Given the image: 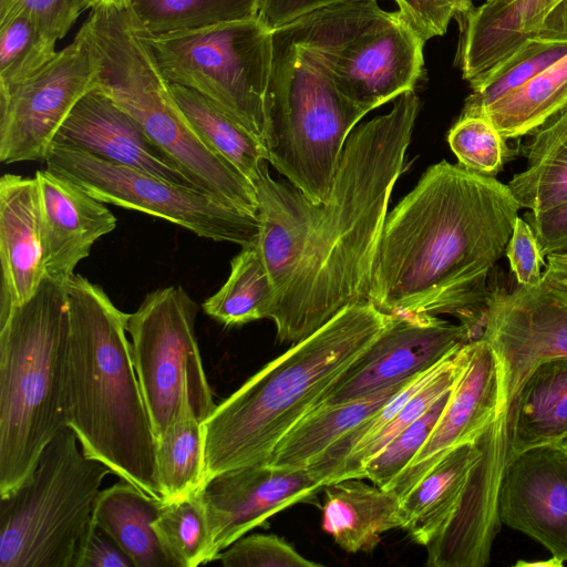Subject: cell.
<instances>
[{
  "label": "cell",
  "instance_id": "cell-1",
  "mask_svg": "<svg viewBox=\"0 0 567 567\" xmlns=\"http://www.w3.org/2000/svg\"><path fill=\"white\" fill-rule=\"evenodd\" d=\"M520 206L495 177L442 161L385 218L369 301L388 313H447L482 334L488 277Z\"/></svg>",
  "mask_w": 567,
  "mask_h": 567
},
{
  "label": "cell",
  "instance_id": "cell-2",
  "mask_svg": "<svg viewBox=\"0 0 567 567\" xmlns=\"http://www.w3.org/2000/svg\"><path fill=\"white\" fill-rule=\"evenodd\" d=\"M420 110L414 90L351 132L324 202L313 204L301 259L269 319L299 342L350 305L369 301L388 204Z\"/></svg>",
  "mask_w": 567,
  "mask_h": 567
},
{
  "label": "cell",
  "instance_id": "cell-3",
  "mask_svg": "<svg viewBox=\"0 0 567 567\" xmlns=\"http://www.w3.org/2000/svg\"><path fill=\"white\" fill-rule=\"evenodd\" d=\"M65 284L69 339L65 420L83 453L162 497L156 437L126 337L128 313L80 274ZM163 498V497H162Z\"/></svg>",
  "mask_w": 567,
  "mask_h": 567
},
{
  "label": "cell",
  "instance_id": "cell-4",
  "mask_svg": "<svg viewBox=\"0 0 567 567\" xmlns=\"http://www.w3.org/2000/svg\"><path fill=\"white\" fill-rule=\"evenodd\" d=\"M391 319L371 301L350 305L216 404L203 422L205 483L228 470L268 464L279 441L318 408Z\"/></svg>",
  "mask_w": 567,
  "mask_h": 567
},
{
  "label": "cell",
  "instance_id": "cell-5",
  "mask_svg": "<svg viewBox=\"0 0 567 567\" xmlns=\"http://www.w3.org/2000/svg\"><path fill=\"white\" fill-rule=\"evenodd\" d=\"M68 339L65 284L48 276L0 318V496L31 475L66 425Z\"/></svg>",
  "mask_w": 567,
  "mask_h": 567
},
{
  "label": "cell",
  "instance_id": "cell-6",
  "mask_svg": "<svg viewBox=\"0 0 567 567\" xmlns=\"http://www.w3.org/2000/svg\"><path fill=\"white\" fill-rule=\"evenodd\" d=\"M84 23L100 61L94 87L123 109L198 189L258 216L254 184L193 130L130 10L94 9Z\"/></svg>",
  "mask_w": 567,
  "mask_h": 567
},
{
  "label": "cell",
  "instance_id": "cell-7",
  "mask_svg": "<svg viewBox=\"0 0 567 567\" xmlns=\"http://www.w3.org/2000/svg\"><path fill=\"white\" fill-rule=\"evenodd\" d=\"M264 146L270 163L312 203L326 200L347 140L369 112L281 30L272 31Z\"/></svg>",
  "mask_w": 567,
  "mask_h": 567
},
{
  "label": "cell",
  "instance_id": "cell-8",
  "mask_svg": "<svg viewBox=\"0 0 567 567\" xmlns=\"http://www.w3.org/2000/svg\"><path fill=\"white\" fill-rule=\"evenodd\" d=\"M279 29L368 112L414 90L423 73L425 43L378 0L320 7Z\"/></svg>",
  "mask_w": 567,
  "mask_h": 567
},
{
  "label": "cell",
  "instance_id": "cell-9",
  "mask_svg": "<svg viewBox=\"0 0 567 567\" xmlns=\"http://www.w3.org/2000/svg\"><path fill=\"white\" fill-rule=\"evenodd\" d=\"M80 446L63 426L31 475L0 496V567H74L102 482L112 474Z\"/></svg>",
  "mask_w": 567,
  "mask_h": 567
},
{
  "label": "cell",
  "instance_id": "cell-10",
  "mask_svg": "<svg viewBox=\"0 0 567 567\" xmlns=\"http://www.w3.org/2000/svg\"><path fill=\"white\" fill-rule=\"evenodd\" d=\"M137 31L168 83L206 96L264 144L274 43L258 17L158 35Z\"/></svg>",
  "mask_w": 567,
  "mask_h": 567
},
{
  "label": "cell",
  "instance_id": "cell-11",
  "mask_svg": "<svg viewBox=\"0 0 567 567\" xmlns=\"http://www.w3.org/2000/svg\"><path fill=\"white\" fill-rule=\"evenodd\" d=\"M198 305L181 286L148 292L128 313L134 365L156 441L189 404L204 422L216 404L195 332Z\"/></svg>",
  "mask_w": 567,
  "mask_h": 567
},
{
  "label": "cell",
  "instance_id": "cell-12",
  "mask_svg": "<svg viewBox=\"0 0 567 567\" xmlns=\"http://www.w3.org/2000/svg\"><path fill=\"white\" fill-rule=\"evenodd\" d=\"M44 163L47 169L102 203L165 219L214 241L241 247L257 243L258 216L229 207L199 189L55 144Z\"/></svg>",
  "mask_w": 567,
  "mask_h": 567
},
{
  "label": "cell",
  "instance_id": "cell-13",
  "mask_svg": "<svg viewBox=\"0 0 567 567\" xmlns=\"http://www.w3.org/2000/svg\"><path fill=\"white\" fill-rule=\"evenodd\" d=\"M100 69L85 23L52 60L8 92H0V162H44L80 99L94 89Z\"/></svg>",
  "mask_w": 567,
  "mask_h": 567
},
{
  "label": "cell",
  "instance_id": "cell-14",
  "mask_svg": "<svg viewBox=\"0 0 567 567\" xmlns=\"http://www.w3.org/2000/svg\"><path fill=\"white\" fill-rule=\"evenodd\" d=\"M481 337L496 364V417L508 409L536 365L567 357V290L544 279L537 286L491 289Z\"/></svg>",
  "mask_w": 567,
  "mask_h": 567
},
{
  "label": "cell",
  "instance_id": "cell-15",
  "mask_svg": "<svg viewBox=\"0 0 567 567\" xmlns=\"http://www.w3.org/2000/svg\"><path fill=\"white\" fill-rule=\"evenodd\" d=\"M470 341L462 323L429 313H392L384 331L338 378L318 408L354 401L420 377Z\"/></svg>",
  "mask_w": 567,
  "mask_h": 567
},
{
  "label": "cell",
  "instance_id": "cell-16",
  "mask_svg": "<svg viewBox=\"0 0 567 567\" xmlns=\"http://www.w3.org/2000/svg\"><path fill=\"white\" fill-rule=\"evenodd\" d=\"M323 488L307 470L256 464L221 472L199 491L217 555L269 517ZM214 560V561H215Z\"/></svg>",
  "mask_w": 567,
  "mask_h": 567
},
{
  "label": "cell",
  "instance_id": "cell-17",
  "mask_svg": "<svg viewBox=\"0 0 567 567\" xmlns=\"http://www.w3.org/2000/svg\"><path fill=\"white\" fill-rule=\"evenodd\" d=\"M502 524L540 543L557 565L567 563V455L543 445L506 466L497 498Z\"/></svg>",
  "mask_w": 567,
  "mask_h": 567
},
{
  "label": "cell",
  "instance_id": "cell-18",
  "mask_svg": "<svg viewBox=\"0 0 567 567\" xmlns=\"http://www.w3.org/2000/svg\"><path fill=\"white\" fill-rule=\"evenodd\" d=\"M497 396L494 354L481 337L472 341L467 364L426 442L388 489L402 501L450 451L480 437L495 417Z\"/></svg>",
  "mask_w": 567,
  "mask_h": 567
},
{
  "label": "cell",
  "instance_id": "cell-19",
  "mask_svg": "<svg viewBox=\"0 0 567 567\" xmlns=\"http://www.w3.org/2000/svg\"><path fill=\"white\" fill-rule=\"evenodd\" d=\"M52 144L198 189L123 109L95 87L75 104Z\"/></svg>",
  "mask_w": 567,
  "mask_h": 567
},
{
  "label": "cell",
  "instance_id": "cell-20",
  "mask_svg": "<svg viewBox=\"0 0 567 567\" xmlns=\"http://www.w3.org/2000/svg\"><path fill=\"white\" fill-rule=\"evenodd\" d=\"M460 25L458 62L463 79L470 83L528 39L567 40V0L483 3Z\"/></svg>",
  "mask_w": 567,
  "mask_h": 567
},
{
  "label": "cell",
  "instance_id": "cell-21",
  "mask_svg": "<svg viewBox=\"0 0 567 567\" xmlns=\"http://www.w3.org/2000/svg\"><path fill=\"white\" fill-rule=\"evenodd\" d=\"M47 276L65 282L94 243L116 228V218L70 179L47 168L34 175Z\"/></svg>",
  "mask_w": 567,
  "mask_h": 567
},
{
  "label": "cell",
  "instance_id": "cell-22",
  "mask_svg": "<svg viewBox=\"0 0 567 567\" xmlns=\"http://www.w3.org/2000/svg\"><path fill=\"white\" fill-rule=\"evenodd\" d=\"M482 436L488 452L507 464L526 450L566 440L567 357L536 365Z\"/></svg>",
  "mask_w": 567,
  "mask_h": 567
},
{
  "label": "cell",
  "instance_id": "cell-23",
  "mask_svg": "<svg viewBox=\"0 0 567 567\" xmlns=\"http://www.w3.org/2000/svg\"><path fill=\"white\" fill-rule=\"evenodd\" d=\"M0 318L30 299L47 277L35 178H0Z\"/></svg>",
  "mask_w": 567,
  "mask_h": 567
},
{
  "label": "cell",
  "instance_id": "cell-24",
  "mask_svg": "<svg viewBox=\"0 0 567 567\" xmlns=\"http://www.w3.org/2000/svg\"><path fill=\"white\" fill-rule=\"evenodd\" d=\"M254 186L259 206L256 244L272 282L276 303L301 259L316 203L291 183L275 181L268 162L262 165Z\"/></svg>",
  "mask_w": 567,
  "mask_h": 567
},
{
  "label": "cell",
  "instance_id": "cell-25",
  "mask_svg": "<svg viewBox=\"0 0 567 567\" xmlns=\"http://www.w3.org/2000/svg\"><path fill=\"white\" fill-rule=\"evenodd\" d=\"M322 529L348 553H369L381 535L401 528V499L392 491L371 486L362 478H347L326 485Z\"/></svg>",
  "mask_w": 567,
  "mask_h": 567
},
{
  "label": "cell",
  "instance_id": "cell-26",
  "mask_svg": "<svg viewBox=\"0 0 567 567\" xmlns=\"http://www.w3.org/2000/svg\"><path fill=\"white\" fill-rule=\"evenodd\" d=\"M481 454L477 439L456 446L401 501V528L414 543L426 546L450 522Z\"/></svg>",
  "mask_w": 567,
  "mask_h": 567
},
{
  "label": "cell",
  "instance_id": "cell-27",
  "mask_svg": "<svg viewBox=\"0 0 567 567\" xmlns=\"http://www.w3.org/2000/svg\"><path fill=\"white\" fill-rule=\"evenodd\" d=\"M164 503L162 497L120 478L100 491L93 524L113 539L134 567H174L152 527Z\"/></svg>",
  "mask_w": 567,
  "mask_h": 567
},
{
  "label": "cell",
  "instance_id": "cell-28",
  "mask_svg": "<svg viewBox=\"0 0 567 567\" xmlns=\"http://www.w3.org/2000/svg\"><path fill=\"white\" fill-rule=\"evenodd\" d=\"M417 378L354 401L312 410L279 441L268 464L275 467L306 470L342 435L373 416Z\"/></svg>",
  "mask_w": 567,
  "mask_h": 567
},
{
  "label": "cell",
  "instance_id": "cell-29",
  "mask_svg": "<svg viewBox=\"0 0 567 567\" xmlns=\"http://www.w3.org/2000/svg\"><path fill=\"white\" fill-rule=\"evenodd\" d=\"M169 87L179 110L203 143L254 184L262 165L268 162L262 142L195 90L172 83Z\"/></svg>",
  "mask_w": 567,
  "mask_h": 567
},
{
  "label": "cell",
  "instance_id": "cell-30",
  "mask_svg": "<svg viewBox=\"0 0 567 567\" xmlns=\"http://www.w3.org/2000/svg\"><path fill=\"white\" fill-rule=\"evenodd\" d=\"M567 104V55L487 106L488 118L505 140L534 133Z\"/></svg>",
  "mask_w": 567,
  "mask_h": 567
},
{
  "label": "cell",
  "instance_id": "cell-31",
  "mask_svg": "<svg viewBox=\"0 0 567 567\" xmlns=\"http://www.w3.org/2000/svg\"><path fill=\"white\" fill-rule=\"evenodd\" d=\"M274 305L275 289L255 243L233 258L227 280L203 302V310L219 323L236 327L269 318Z\"/></svg>",
  "mask_w": 567,
  "mask_h": 567
},
{
  "label": "cell",
  "instance_id": "cell-32",
  "mask_svg": "<svg viewBox=\"0 0 567 567\" xmlns=\"http://www.w3.org/2000/svg\"><path fill=\"white\" fill-rule=\"evenodd\" d=\"M471 349L472 341L462 344L436 364L398 414L378 434L351 451L333 476L332 483L347 478H363L364 464L453 388L467 364Z\"/></svg>",
  "mask_w": 567,
  "mask_h": 567
},
{
  "label": "cell",
  "instance_id": "cell-33",
  "mask_svg": "<svg viewBox=\"0 0 567 567\" xmlns=\"http://www.w3.org/2000/svg\"><path fill=\"white\" fill-rule=\"evenodd\" d=\"M156 468L162 497L175 501L205 484V433L189 404L156 441Z\"/></svg>",
  "mask_w": 567,
  "mask_h": 567
},
{
  "label": "cell",
  "instance_id": "cell-34",
  "mask_svg": "<svg viewBox=\"0 0 567 567\" xmlns=\"http://www.w3.org/2000/svg\"><path fill=\"white\" fill-rule=\"evenodd\" d=\"M261 0H131L136 28L167 34L258 17Z\"/></svg>",
  "mask_w": 567,
  "mask_h": 567
},
{
  "label": "cell",
  "instance_id": "cell-35",
  "mask_svg": "<svg viewBox=\"0 0 567 567\" xmlns=\"http://www.w3.org/2000/svg\"><path fill=\"white\" fill-rule=\"evenodd\" d=\"M567 55V40L528 39L516 51L470 82L461 116L481 114L498 99L518 89Z\"/></svg>",
  "mask_w": 567,
  "mask_h": 567
},
{
  "label": "cell",
  "instance_id": "cell-36",
  "mask_svg": "<svg viewBox=\"0 0 567 567\" xmlns=\"http://www.w3.org/2000/svg\"><path fill=\"white\" fill-rule=\"evenodd\" d=\"M152 527L174 567H196L215 560L199 492L165 502Z\"/></svg>",
  "mask_w": 567,
  "mask_h": 567
},
{
  "label": "cell",
  "instance_id": "cell-37",
  "mask_svg": "<svg viewBox=\"0 0 567 567\" xmlns=\"http://www.w3.org/2000/svg\"><path fill=\"white\" fill-rule=\"evenodd\" d=\"M56 52L25 12L10 11L0 19V92L30 78Z\"/></svg>",
  "mask_w": 567,
  "mask_h": 567
},
{
  "label": "cell",
  "instance_id": "cell-38",
  "mask_svg": "<svg viewBox=\"0 0 567 567\" xmlns=\"http://www.w3.org/2000/svg\"><path fill=\"white\" fill-rule=\"evenodd\" d=\"M507 186L520 208L533 213L567 202V140L514 175Z\"/></svg>",
  "mask_w": 567,
  "mask_h": 567
},
{
  "label": "cell",
  "instance_id": "cell-39",
  "mask_svg": "<svg viewBox=\"0 0 567 567\" xmlns=\"http://www.w3.org/2000/svg\"><path fill=\"white\" fill-rule=\"evenodd\" d=\"M506 141L482 115L460 116L447 135L450 147L462 167L492 177L503 169L513 154Z\"/></svg>",
  "mask_w": 567,
  "mask_h": 567
},
{
  "label": "cell",
  "instance_id": "cell-40",
  "mask_svg": "<svg viewBox=\"0 0 567 567\" xmlns=\"http://www.w3.org/2000/svg\"><path fill=\"white\" fill-rule=\"evenodd\" d=\"M452 389L364 464L363 478L382 488L390 487L426 442L449 402Z\"/></svg>",
  "mask_w": 567,
  "mask_h": 567
},
{
  "label": "cell",
  "instance_id": "cell-41",
  "mask_svg": "<svg viewBox=\"0 0 567 567\" xmlns=\"http://www.w3.org/2000/svg\"><path fill=\"white\" fill-rule=\"evenodd\" d=\"M225 567H321L274 534L243 536L217 555Z\"/></svg>",
  "mask_w": 567,
  "mask_h": 567
},
{
  "label": "cell",
  "instance_id": "cell-42",
  "mask_svg": "<svg viewBox=\"0 0 567 567\" xmlns=\"http://www.w3.org/2000/svg\"><path fill=\"white\" fill-rule=\"evenodd\" d=\"M405 23L425 43L443 35L450 22L461 24L476 8L474 0H394Z\"/></svg>",
  "mask_w": 567,
  "mask_h": 567
},
{
  "label": "cell",
  "instance_id": "cell-43",
  "mask_svg": "<svg viewBox=\"0 0 567 567\" xmlns=\"http://www.w3.org/2000/svg\"><path fill=\"white\" fill-rule=\"evenodd\" d=\"M85 9L83 0H18L6 14L14 10L25 12L39 32L55 44Z\"/></svg>",
  "mask_w": 567,
  "mask_h": 567
},
{
  "label": "cell",
  "instance_id": "cell-44",
  "mask_svg": "<svg viewBox=\"0 0 567 567\" xmlns=\"http://www.w3.org/2000/svg\"><path fill=\"white\" fill-rule=\"evenodd\" d=\"M505 255L517 284L537 286L543 281L542 267L546 265L538 240L530 225L517 216Z\"/></svg>",
  "mask_w": 567,
  "mask_h": 567
},
{
  "label": "cell",
  "instance_id": "cell-45",
  "mask_svg": "<svg viewBox=\"0 0 567 567\" xmlns=\"http://www.w3.org/2000/svg\"><path fill=\"white\" fill-rule=\"evenodd\" d=\"M524 219L533 228L544 257L567 256V202L542 213L528 210Z\"/></svg>",
  "mask_w": 567,
  "mask_h": 567
},
{
  "label": "cell",
  "instance_id": "cell-46",
  "mask_svg": "<svg viewBox=\"0 0 567 567\" xmlns=\"http://www.w3.org/2000/svg\"><path fill=\"white\" fill-rule=\"evenodd\" d=\"M132 560L127 555L94 524L78 553L74 567H131Z\"/></svg>",
  "mask_w": 567,
  "mask_h": 567
},
{
  "label": "cell",
  "instance_id": "cell-47",
  "mask_svg": "<svg viewBox=\"0 0 567 567\" xmlns=\"http://www.w3.org/2000/svg\"><path fill=\"white\" fill-rule=\"evenodd\" d=\"M346 0H261L258 19L275 31L320 7Z\"/></svg>",
  "mask_w": 567,
  "mask_h": 567
},
{
  "label": "cell",
  "instance_id": "cell-48",
  "mask_svg": "<svg viewBox=\"0 0 567 567\" xmlns=\"http://www.w3.org/2000/svg\"><path fill=\"white\" fill-rule=\"evenodd\" d=\"M567 140V104L556 115L533 133L525 153L528 164L534 163L549 150Z\"/></svg>",
  "mask_w": 567,
  "mask_h": 567
},
{
  "label": "cell",
  "instance_id": "cell-49",
  "mask_svg": "<svg viewBox=\"0 0 567 567\" xmlns=\"http://www.w3.org/2000/svg\"><path fill=\"white\" fill-rule=\"evenodd\" d=\"M543 279L567 290V256H547Z\"/></svg>",
  "mask_w": 567,
  "mask_h": 567
},
{
  "label": "cell",
  "instance_id": "cell-50",
  "mask_svg": "<svg viewBox=\"0 0 567 567\" xmlns=\"http://www.w3.org/2000/svg\"><path fill=\"white\" fill-rule=\"evenodd\" d=\"M86 8L94 10L100 8L128 9L131 0H83Z\"/></svg>",
  "mask_w": 567,
  "mask_h": 567
},
{
  "label": "cell",
  "instance_id": "cell-51",
  "mask_svg": "<svg viewBox=\"0 0 567 567\" xmlns=\"http://www.w3.org/2000/svg\"><path fill=\"white\" fill-rule=\"evenodd\" d=\"M17 1L18 0H0V18L6 16Z\"/></svg>",
  "mask_w": 567,
  "mask_h": 567
},
{
  "label": "cell",
  "instance_id": "cell-52",
  "mask_svg": "<svg viewBox=\"0 0 567 567\" xmlns=\"http://www.w3.org/2000/svg\"><path fill=\"white\" fill-rule=\"evenodd\" d=\"M512 1H514V0H485L484 3H486V4H503V3H508Z\"/></svg>",
  "mask_w": 567,
  "mask_h": 567
},
{
  "label": "cell",
  "instance_id": "cell-53",
  "mask_svg": "<svg viewBox=\"0 0 567 567\" xmlns=\"http://www.w3.org/2000/svg\"><path fill=\"white\" fill-rule=\"evenodd\" d=\"M567 455V439L557 445Z\"/></svg>",
  "mask_w": 567,
  "mask_h": 567
}]
</instances>
